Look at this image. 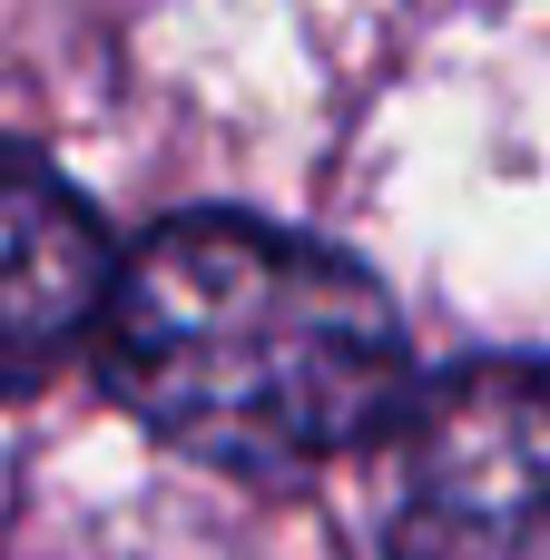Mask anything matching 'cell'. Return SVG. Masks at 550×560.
I'll list each match as a JSON object with an SVG mask.
<instances>
[{
	"instance_id": "6da1fadb",
	"label": "cell",
	"mask_w": 550,
	"mask_h": 560,
	"mask_svg": "<svg viewBox=\"0 0 550 560\" xmlns=\"http://www.w3.org/2000/svg\"><path fill=\"white\" fill-rule=\"evenodd\" d=\"M98 364L138 423L226 472H305L403 413L394 295L266 217L157 226L108 276Z\"/></svg>"
},
{
	"instance_id": "7a4b0ae2",
	"label": "cell",
	"mask_w": 550,
	"mask_h": 560,
	"mask_svg": "<svg viewBox=\"0 0 550 560\" xmlns=\"http://www.w3.org/2000/svg\"><path fill=\"white\" fill-rule=\"evenodd\" d=\"M394 560H550V364H463L394 413Z\"/></svg>"
},
{
	"instance_id": "3957f363",
	"label": "cell",
	"mask_w": 550,
	"mask_h": 560,
	"mask_svg": "<svg viewBox=\"0 0 550 560\" xmlns=\"http://www.w3.org/2000/svg\"><path fill=\"white\" fill-rule=\"evenodd\" d=\"M108 236L79 207V187H59L39 158L0 148V394L49 384L108 305Z\"/></svg>"
}]
</instances>
